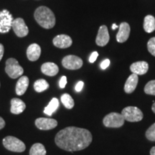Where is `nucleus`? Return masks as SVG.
I'll return each mask as SVG.
<instances>
[{"label":"nucleus","instance_id":"obj_30","mask_svg":"<svg viewBox=\"0 0 155 155\" xmlns=\"http://www.w3.org/2000/svg\"><path fill=\"white\" fill-rule=\"evenodd\" d=\"M98 56V52H94V53H92V54L90 56V58H89V62H90L91 63H94V62L96 61Z\"/></svg>","mask_w":155,"mask_h":155},{"label":"nucleus","instance_id":"obj_5","mask_svg":"<svg viewBox=\"0 0 155 155\" xmlns=\"http://www.w3.org/2000/svg\"><path fill=\"white\" fill-rule=\"evenodd\" d=\"M5 71L11 78L15 79L21 76L24 73V69L19 65L18 61L15 58H9L6 61Z\"/></svg>","mask_w":155,"mask_h":155},{"label":"nucleus","instance_id":"obj_15","mask_svg":"<svg viewBox=\"0 0 155 155\" xmlns=\"http://www.w3.org/2000/svg\"><path fill=\"white\" fill-rule=\"evenodd\" d=\"M139 82V77L138 75L132 74L129 75V77L128 78L127 81H126L125 85H124V91L127 94H132L136 88H137V84Z\"/></svg>","mask_w":155,"mask_h":155},{"label":"nucleus","instance_id":"obj_31","mask_svg":"<svg viewBox=\"0 0 155 155\" xmlns=\"http://www.w3.org/2000/svg\"><path fill=\"white\" fill-rule=\"evenodd\" d=\"M83 86H84V83H83V81H79V82H78L76 86H75V91H76L77 92L81 91L83 88Z\"/></svg>","mask_w":155,"mask_h":155},{"label":"nucleus","instance_id":"obj_2","mask_svg":"<svg viewBox=\"0 0 155 155\" xmlns=\"http://www.w3.org/2000/svg\"><path fill=\"white\" fill-rule=\"evenodd\" d=\"M34 17L37 22L42 28L45 29L53 28L55 25V17L53 11L45 6L38 7L35 12Z\"/></svg>","mask_w":155,"mask_h":155},{"label":"nucleus","instance_id":"obj_1","mask_svg":"<svg viewBox=\"0 0 155 155\" xmlns=\"http://www.w3.org/2000/svg\"><path fill=\"white\" fill-rule=\"evenodd\" d=\"M92 140L90 131L75 127H68L59 131L55 138L56 145L67 152L85 150L91 144Z\"/></svg>","mask_w":155,"mask_h":155},{"label":"nucleus","instance_id":"obj_34","mask_svg":"<svg viewBox=\"0 0 155 155\" xmlns=\"http://www.w3.org/2000/svg\"><path fill=\"white\" fill-rule=\"evenodd\" d=\"M150 154V155H155V147H153L151 148Z\"/></svg>","mask_w":155,"mask_h":155},{"label":"nucleus","instance_id":"obj_10","mask_svg":"<svg viewBox=\"0 0 155 155\" xmlns=\"http://www.w3.org/2000/svg\"><path fill=\"white\" fill-rule=\"evenodd\" d=\"M35 123L38 129L44 131L51 130L58 126V121L55 119L48 118H38Z\"/></svg>","mask_w":155,"mask_h":155},{"label":"nucleus","instance_id":"obj_4","mask_svg":"<svg viewBox=\"0 0 155 155\" xmlns=\"http://www.w3.org/2000/svg\"><path fill=\"white\" fill-rule=\"evenodd\" d=\"M125 119L121 114L111 112L103 119V124L107 128H120L124 124Z\"/></svg>","mask_w":155,"mask_h":155},{"label":"nucleus","instance_id":"obj_6","mask_svg":"<svg viewBox=\"0 0 155 155\" xmlns=\"http://www.w3.org/2000/svg\"><path fill=\"white\" fill-rule=\"evenodd\" d=\"M125 121L129 122H139L144 118V114L139 108L135 106H127L121 111Z\"/></svg>","mask_w":155,"mask_h":155},{"label":"nucleus","instance_id":"obj_12","mask_svg":"<svg viewBox=\"0 0 155 155\" xmlns=\"http://www.w3.org/2000/svg\"><path fill=\"white\" fill-rule=\"evenodd\" d=\"M53 42L55 47L65 49V48L71 47L73 43V40L71 37L67 35H59L54 38Z\"/></svg>","mask_w":155,"mask_h":155},{"label":"nucleus","instance_id":"obj_9","mask_svg":"<svg viewBox=\"0 0 155 155\" xmlns=\"http://www.w3.org/2000/svg\"><path fill=\"white\" fill-rule=\"evenodd\" d=\"M12 28L14 30L15 33L19 38H24L29 33V29L25 24V20L22 18H17L13 20Z\"/></svg>","mask_w":155,"mask_h":155},{"label":"nucleus","instance_id":"obj_25","mask_svg":"<svg viewBox=\"0 0 155 155\" xmlns=\"http://www.w3.org/2000/svg\"><path fill=\"white\" fill-rule=\"evenodd\" d=\"M144 91L146 94L155 96V80L149 81L145 86Z\"/></svg>","mask_w":155,"mask_h":155},{"label":"nucleus","instance_id":"obj_3","mask_svg":"<svg viewBox=\"0 0 155 155\" xmlns=\"http://www.w3.org/2000/svg\"><path fill=\"white\" fill-rule=\"evenodd\" d=\"M3 145L7 150L13 152H23L26 150L25 143L17 137L7 136L3 139Z\"/></svg>","mask_w":155,"mask_h":155},{"label":"nucleus","instance_id":"obj_22","mask_svg":"<svg viewBox=\"0 0 155 155\" xmlns=\"http://www.w3.org/2000/svg\"><path fill=\"white\" fill-rule=\"evenodd\" d=\"M45 147L40 143H35L32 145L30 150V155H46Z\"/></svg>","mask_w":155,"mask_h":155},{"label":"nucleus","instance_id":"obj_17","mask_svg":"<svg viewBox=\"0 0 155 155\" xmlns=\"http://www.w3.org/2000/svg\"><path fill=\"white\" fill-rule=\"evenodd\" d=\"M26 108V104L24 101L17 98H14L11 100V109L12 114L18 115L22 114Z\"/></svg>","mask_w":155,"mask_h":155},{"label":"nucleus","instance_id":"obj_27","mask_svg":"<svg viewBox=\"0 0 155 155\" xmlns=\"http://www.w3.org/2000/svg\"><path fill=\"white\" fill-rule=\"evenodd\" d=\"M147 49H148V51L155 57V37L151 38L147 42Z\"/></svg>","mask_w":155,"mask_h":155},{"label":"nucleus","instance_id":"obj_7","mask_svg":"<svg viewBox=\"0 0 155 155\" xmlns=\"http://www.w3.org/2000/svg\"><path fill=\"white\" fill-rule=\"evenodd\" d=\"M14 20L12 15L7 9L0 11V33H7L11 30Z\"/></svg>","mask_w":155,"mask_h":155},{"label":"nucleus","instance_id":"obj_13","mask_svg":"<svg viewBox=\"0 0 155 155\" xmlns=\"http://www.w3.org/2000/svg\"><path fill=\"white\" fill-rule=\"evenodd\" d=\"M131 28L127 22H122L119 27V32L116 35V40L122 43L127 41L130 35Z\"/></svg>","mask_w":155,"mask_h":155},{"label":"nucleus","instance_id":"obj_14","mask_svg":"<svg viewBox=\"0 0 155 155\" xmlns=\"http://www.w3.org/2000/svg\"><path fill=\"white\" fill-rule=\"evenodd\" d=\"M149 70V64L146 61H138L132 63L130 66L131 73L137 75L146 74Z\"/></svg>","mask_w":155,"mask_h":155},{"label":"nucleus","instance_id":"obj_16","mask_svg":"<svg viewBox=\"0 0 155 155\" xmlns=\"http://www.w3.org/2000/svg\"><path fill=\"white\" fill-rule=\"evenodd\" d=\"M41 55V48L36 43L30 45L27 50V56L30 61H38Z\"/></svg>","mask_w":155,"mask_h":155},{"label":"nucleus","instance_id":"obj_23","mask_svg":"<svg viewBox=\"0 0 155 155\" xmlns=\"http://www.w3.org/2000/svg\"><path fill=\"white\" fill-rule=\"evenodd\" d=\"M49 88V83L45 79H39L34 83V89L36 92L42 93Z\"/></svg>","mask_w":155,"mask_h":155},{"label":"nucleus","instance_id":"obj_18","mask_svg":"<svg viewBox=\"0 0 155 155\" xmlns=\"http://www.w3.org/2000/svg\"><path fill=\"white\" fill-rule=\"evenodd\" d=\"M41 71L43 74L48 76H55L59 72V68L55 63L48 62V63L42 64Z\"/></svg>","mask_w":155,"mask_h":155},{"label":"nucleus","instance_id":"obj_35","mask_svg":"<svg viewBox=\"0 0 155 155\" xmlns=\"http://www.w3.org/2000/svg\"><path fill=\"white\" fill-rule=\"evenodd\" d=\"M152 111L155 114V102L153 103L152 106Z\"/></svg>","mask_w":155,"mask_h":155},{"label":"nucleus","instance_id":"obj_26","mask_svg":"<svg viewBox=\"0 0 155 155\" xmlns=\"http://www.w3.org/2000/svg\"><path fill=\"white\" fill-rule=\"evenodd\" d=\"M146 138L151 141H155V123L151 125L145 133Z\"/></svg>","mask_w":155,"mask_h":155},{"label":"nucleus","instance_id":"obj_33","mask_svg":"<svg viewBox=\"0 0 155 155\" xmlns=\"http://www.w3.org/2000/svg\"><path fill=\"white\" fill-rule=\"evenodd\" d=\"M5 127V121L4 120L3 118H2L1 116H0V130L2 129Z\"/></svg>","mask_w":155,"mask_h":155},{"label":"nucleus","instance_id":"obj_32","mask_svg":"<svg viewBox=\"0 0 155 155\" xmlns=\"http://www.w3.org/2000/svg\"><path fill=\"white\" fill-rule=\"evenodd\" d=\"M4 53H5V48H4L3 45L0 43V61L2 59Z\"/></svg>","mask_w":155,"mask_h":155},{"label":"nucleus","instance_id":"obj_29","mask_svg":"<svg viewBox=\"0 0 155 155\" xmlns=\"http://www.w3.org/2000/svg\"><path fill=\"white\" fill-rule=\"evenodd\" d=\"M67 84V78L66 76H62L59 82V86L61 88H64Z\"/></svg>","mask_w":155,"mask_h":155},{"label":"nucleus","instance_id":"obj_28","mask_svg":"<svg viewBox=\"0 0 155 155\" xmlns=\"http://www.w3.org/2000/svg\"><path fill=\"white\" fill-rule=\"evenodd\" d=\"M110 65V60L109 59H106L104 60V61H102V63H101L100 66H101V68L103 69V70H105Z\"/></svg>","mask_w":155,"mask_h":155},{"label":"nucleus","instance_id":"obj_11","mask_svg":"<svg viewBox=\"0 0 155 155\" xmlns=\"http://www.w3.org/2000/svg\"><path fill=\"white\" fill-rule=\"evenodd\" d=\"M109 39L110 36L107 27L106 25L101 26L96 39V43L97 44V45L104 47L109 42Z\"/></svg>","mask_w":155,"mask_h":155},{"label":"nucleus","instance_id":"obj_20","mask_svg":"<svg viewBox=\"0 0 155 155\" xmlns=\"http://www.w3.org/2000/svg\"><path fill=\"white\" fill-rule=\"evenodd\" d=\"M144 30L147 33L155 30V18L152 15H147L144 19Z\"/></svg>","mask_w":155,"mask_h":155},{"label":"nucleus","instance_id":"obj_36","mask_svg":"<svg viewBox=\"0 0 155 155\" xmlns=\"http://www.w3.org/2000/svg\"><path fill=\"white\" fill-rule=\"evenodd\" d=\"M118 28H119V27H118L116 24H114L113 25H112V29H113V30H116V29Z\"/></svg>","mask_w":155,"mask_h":155},{"label":"nucleus","instance_id":"obj_24","mask_svg":"<svg viewBox=\"0 0 155 155\" xmlns=\"http://www.w3.org/2000/svg\"><path fill=\"white\" fill-rule=\"evenodd\" d=\"M61 101L65 108L68 109H72L74 107V100L68 94H64L61 96Z\"/></svg>","mask_w":155,"mask_h":155},{"label":"nucleus","instance_id":"obj_8","mask_svg":"<svg viewBox=\"0 0 155 155\" xmlns=\"http://www.w3.org/2000/svg\"><path fill=\"white\" fill-rule=\"evenodd\" d=\"M83 60L76 55H70L63 58L62 65L65 68L68 70H78L83 66Z\"/></svg>","mask_w":155,"mask_h":155},{"label":"nucleus","instance_id":"obj_21","mask_svg":"<svg viewBox=\"0 0 155 155\" xmlns=\"http://www.w3.org/2000/svg\"><path fill=\"white\" fill-rule=\"evenodd\" d=\"M58 107H59V101L58 98H53L50 101L49 104L45 108L44 113L47 114L48 116H52L54 112L58 109Z\"/></svg>","mask_w":155,"mask_h":155},{"label":"nucleus","instance_id":"obj_19","mask_svg":"<svg viewBox=\"0 0 155 155\" xmlns=\"http://www.w3.org/2000/svg\"><path fill=\"white\" fill-rule=\"evenodd\" d=\"M29 86L28 77L23 75L19 79L16 84V94L18 96H22L26 92Z\"/></svg>","mask_w":155,"mask_h":155}]
</instances>
